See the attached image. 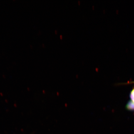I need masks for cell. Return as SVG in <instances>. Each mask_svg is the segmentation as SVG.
Wrapping results in <instances>:
<instances>
[{"label":"cell","instance_id":"6da1fadb","mask_svg":"<svg viewBox=\"0 0 134 134\" xmlns=\"http://www.w3.org/2000/svg\"><path fill=\"white\" fill-rule=\"evenodd\" d=\"M127 109L130 110H134V103L133 102H129L126 106Z\"/></svg>","mask_w":134,"mask_h":134},{"label":"cell","instance_id":"7a4b0ae2","mask_svg":"<svg viewBox=\"0 0 134 134\" xmlns=\"http://www.w3.org/2000/svg\"><path fill=\"white\" fill-rule=\"evenodd\" d=\"M130 97L131 101L134 103V88L130 92Z\"/></svg>","mask_w":134,"mask_h":134},{"label":"cell","instance_id":"3957f363","mask_svg":"<svg viewBox=\"0 0 134 134\" xmlns=\"http://www.w3.org/2000/svg\"><path fill=\"white\" fill-rule=\"evenodd\" d=\"M116 13H119V10H116Z\"/></svg>","mask_w":134,"mask_h":134},{"label":"cell","instance_id":"277c9868","mask_svg":"<svg viewBox=\"0 0 134 134\" xmlns=\"http://www.w3.org/2000/svg\"><path fill=\"white\" fill-rule=\"evenodd\" d=\"M105 10H103V12L104 13H105Z\"/></svg>","mask_w":134,"mask_h":134},{"label":"cell","instance_id":"5b68a950","mask_svg":"<svg viewBox=\"0 0 134 134\" xmlns=\"http://www.w3.org/2000/svg\"><path fill=\"white\" fill-rule=\"evenodd\" d=\"M60 37H61V38H62V36H60Z\"/></svg>","mask_w":134,"mask_h":134},{"label":"cell","instance_id":"8992f818","mask_svg":"<svg viewBox=\"0 0 134 134\" xmlns=\"http://www.w3.org/2000/svg\"><path fill=\"white\" fill-rule=\"evenodd\" d=\"M131 83H134V82H131Z\"/></svg>","mask_w":134,"mask_h":134}]
</instances>
